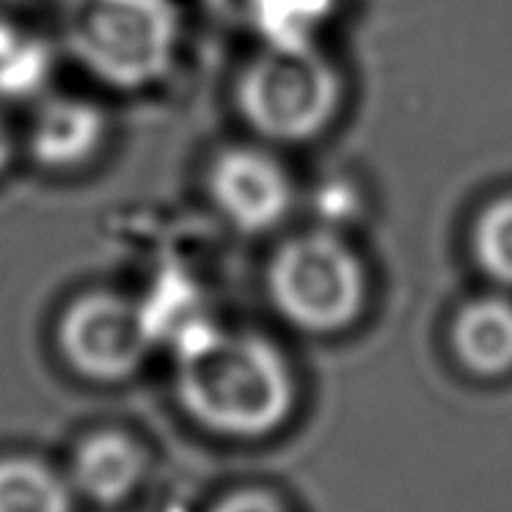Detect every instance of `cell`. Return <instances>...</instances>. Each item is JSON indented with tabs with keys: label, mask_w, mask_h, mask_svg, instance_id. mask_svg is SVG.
Listing matches in <instances>:
<instances>
[{
	"label": "cell",
	"mask_w": 512,
	"mask_h": 512,
	"mask_svg": "<svg viewBox=\"0 0 512 512\" xmlns=\"http://www.w3.org/2000/svg\"><path fill=\"white\" fill-rule=\"evenodd\" d=\"M276 312L306 334H336L358 320L367 298V276L331 232H309L281 245L268 268Z\"/></svg>",
	"instance_id": "4"
},
{
	"label": "cell",
	"mask_w": 512,
	"mask_h": 512,
	"mask_svg": "<svg viewBox=\"0 0 512 512\" xmlns=\"http://www.w3.org/2000/svg\"><path fill=\"white\" fill-rule=\"evenodd\" d=\"M471 254L490 281L512 290V193L479 212L471 229Z\"/></svg>",
	"instance_id": "14"
},
{
	"label": "cell",
	"mask_w": 512,
	"mask_h": 512,
	"mask_svg": "<svg viewBox=\"0 0 512 512\" xmlns=\"http://www.w3.org/2000/svg\"><path fill=\"white\" fill-rule=\"evenodd\" d=\"M75 490L36 457L0 460V512H72Z\"/></svg>",
	"instance_id": "12"
},
{
	"label": "cell",
	"mask_w": 512,
	"mask_h": 512,
	"mask_svg": "<svg viewBox=\"0 0 512 512\" xmlns=\"http://www.w3.org/2000/svg\"><path fill=\"white\" fill-rule=\"evenodd\" d=\"M135 303L152 345L163 347L171 356L185 353L218 328L201 287L179 268L160 270Z\"/></svg>",
	"instance_id": "8"
},
{
	"label": "cell",
	"mask_w": 512,
	"mask_h": 512,
	"mask_svg": "<svg viewBox=\"0 0 512 512\" xmlns=\"http://www.w3.org/2000/svg\"><path fill=\"white\" fill-rule=\"evenodd\" d=\"M56 342L67 367L91 383H122L141 372L155 350L133 298L83 292L58 317Z\"/></svg>",
	"instance_id": "5"
},
{
	"label": "cell",
	"mask_w": 512,
	"mask_h": 512,
	"mask_svg": "<svg viewBox=\"0 0 512 512\" xmlns=\"http://www.w3.org/2000/svg\"><path fill=\"white\" fill-rule=\"evenodd\" d=\"M342 83L314 47L276 50L254 58L237 80L234 100L243 122L276 144H303L331 124Z\"/></svg>",
	"instance_id": "3"
},
{
	"label": "cell",
	"mask_w": 512,
	"mask_h": 512,
	"mask_svg": "<svg viewBox=\"0 0 512 512\" xmlns=\"http://www.w3.org/2000/svg\"><path fill=\"white\" fill-rule=\"evenodd\" d=\"M182 17L174 0H75L67 45L72 58L116 91H144L171 75Z\"/></svg>",
	"instance_id": "2"
},
{
	"label": "cell",
	"mask_w": 512,
	"mask_h": 512,
	"mask_svg": "<svg viewBox=\"0 0 512 512\" xmlns=\"http://www.w3.org/2000/svg\"><path fill=\"white\" fill-rule=\"evenodd\" d=\"M12 23H14V17L12 12L6 9V0H0V34H3V31H6Z\"/></svg>",
	"instance_id": "17"
},
{
	"label": "cell",
	"mask_w": 512,
	"mask_h": 512,
	"mask_svg": "<svg viewBox=\"0 0 512 512\" xmlns=\"http://www.w3.org/2000/svg\"><path fill=\"white\" fill-rule=\"evenodd\" d=\"M12 157H14V138L12 133H9V127L0 122V174L12 166Z\"/></svg>",
	"instance_id": "16"
},
{
	"label": "cell",
	"mask_w": 512,
	"mask_h": 512,
	"mask_svg": "<svg viewBox=\"0 0 512 512\" xmlns=\"http://www.w3.org/2000/svg\"><path fill=\"white\" fill-rule=\"evenodd\" d=\"M144 474V446L122 430H100L80 441L67 479L78 496L111 507L127 499Z\"/></svg>",
	"instance_id": "9"
},
{
	"label": "cell",
	"mask_w": 512,
	"mask_h": 512,
	"mask_svg": "<svg viewBox=\"0 0 512 512\" xmlns=\"http://www.w3.org/2000/svg\"><path fill=\"white\" fill-rule=\"evenodd\" d=\"M212 512H284L281 504L268 493L259 490H245V493H234L229 499H223Z\"/></svg>",
	"instance_id": "15"
},
{
	"label": "cell",
	"mask_w": 512,
	"mask_h": 512,
	"mask_svg": "<svg viewBox=\"0 0 512 512\" xmlns=\"http://www.w3.org/2000/svg\"><path fill=\"white\" fill-rule=\"evenodd\" d=\"M108 141V116L97 102L80 97H50L39 102L28 124L25 149L45 171H75L89 166Z\"/></svg>",
	"instance_id": "7"
},
{
	"label": "cell",
	"mask_w": 512,
	"mask_h": 512,
	"mask_svg": "<svg viewBox=\"0 0 512 512\" xmlns=\"http://www.w3.org/2000/svg\"><path fill=\"white\" fill-rule=\"evenodd\" d=\"M174 391L193 422L226 438H262L292 413L295 380L270 339L221 325L174 356Z\"/></svg>",
	"instance_id": "1"
},
{
	"label": "cell",
	"mask_w": 512,
	"mask_h": 512,
	"mask_svg": "<svg viewBox=\"0 0 512 512\" xmlns=\"http://www.w3.org/2000/svg\"><path fill=\"white\" fill-rule=\"evenodd\" d=\"M212 204L237 232L276 229L292 210V179L279 160L256 146H232L207 171Z\"/></svg>",
	"instance_id": "6"
},
{
	"label": "cell",
	"mask_w": 512,
	"mask_h": 512,
	"mask_svg": "<svg viewBox=\"0 0 512 512\" xmlns=\"http://www.w3.org/2000/svg\"><path fill=\"white\" fill-rule=\"evenodd\" d=\"M449 339L471 375L501 378L512 372V301L499 295L468 301L455 314Z\"/></svg>",
	"instance_id": "10"
},
{
	"label": "cell",
	"mask_w": 512,
	"mask_h": 512,
	"mask_svg": "<svg viewBox=\"0 0 512 512\" xmlns=\"http://www.w3.org/2000/svg\"><path fill=\"white\" fill-rule=\"evenodd\" d=\"M334 0H251L248 17L265 47L301 50L314 47L312 39L331 14Z\"/></svg>",
	"instance_id": "13"
},
{
	"label": "cell",
	"mask_w": 512,
	"mask_h": 512,
	"mask_svg": "<svg viewBox=\"0 0 512 512\" xmlns=\"http://www.w3.org/2000/svg\"><path fill=\"white\" fill-rule=\"evenodd\" d=\"M56 72V53L42 36L12 23L0 34V100L25 102L45 97Z\"/></svg>",
	"instance_id": "11"
}]
</instances>
